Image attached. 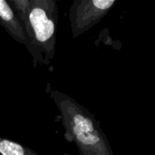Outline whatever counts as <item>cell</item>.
<instances>
[{
    "instance_id": "3",
    "label": "cell",
    "mask_w": 155,
    "mask_h": 155,
    "mask_svg": "<svg viewBox=\"0 0 155 155\" xmlns=\"http://www.w3.org/2000/svg\"><path fill=\"white\" fill-rule=\"evenodd\" d=\"M116 4L115 0H76L69 8L72 36L77 38L97 25Z\"/></svg>"
},
{
    "instance_id": "4",
    "label": "cell",
    "mask_w": 155,
    "mask_h": 155,
    "mask_svg": "<svg viewBox=\"0 0 155 155\" xmlns=\"http://www.w3.org/2000/svg\"><path fill=\"white\" fill-rule=\"evenodd\" d=\"M0 25L14 40L27 48L28 43L23 25L6 0H0Z\"/></svg>"
},
{
    "instance_id": "6",
    "label": "cell",
    "mask_w": 155,
    "mask_h": 155,
    "mask_svg": "<svg viewBox=\"0 0 155 155\" xmlns=\"http://www.w3.org/2000/svg\"><path fill=\"white\" fill-rule=\"evenodd\" d=\"M7 2L20 21L26 17L31 5V0H8Z\"/></svg>"
},
{
    "instance_id": "2",
    "label": "cell",
    "mask_w": 155,
    "mask_h": 155,
    "mask_svg": "<svg viewBox=\"0 0 155 155\" xmlns=\"http://www.w3.org/2000/svg\"><path fill=\"white\" fill-rule=\"evenodd\" d=\"M27 38L34 67L49 65L56 52L58 6L56 0H31L26 18L20 21Z\"/></svg>"
},
{
    "instance_id": "1",
    "label": "cell",
    "mask_w": 155,
    "mask_h": 155,
    "mask_svg": "<svg viewBox=\"0 0 155 155\" xmlns=\"http://www.w3.org/2000/svg\"><path fill=\"white\" fill-rule=\"evenodd\" d=\"M54 101L64 127L65 139L73 143L79 155H114L95 116L69 95L52 90Z\"/></svg>"
},
{
    "instance_id": "5",
    "label": "cell",
    "mask_w": 155,
    "mask_h": 155,
    "mask_svg": "<svg viewBox=\"0 0 155 155\" xmlns=\"http://www.w3.org/2000/svg\"><path fill=\"white\" fill-rule=\"evenodd\" d=\"M0 155H38L30 148L0 137Z\"/></svg>"
},
{
    "instance_id": "7",
    "label": "cell",
    "mask_w": 155,
    "mask_h": 155,
    "mask_svg": "<svg viewBox=\"0 0 155 155\" xmlns=\"http://www.w3.org/2000/svg\"><path fill=\"white\" fill-rule=\"evenodd\" d=\"M63 155H73V154H70V153H64Z\"/></svg>"
}]
</instances>
